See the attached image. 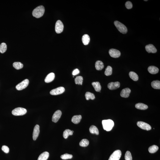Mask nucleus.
I'll list each match as a JSON object with an SVG mask.
<instances>
[{
  "instance_id": "1",
  "label": "nucleus",
  "mask_w": 160,
  "mask_h": 160,
  "mask_svg": "<svg viewBox=\"0 0 160 160\" xmlns=\"http://www.w3.org/2000/svg\"><path fill=\"white\" fill-rule=\"evenodd\" d=\"M45 11V8L43 6H39L33 10L32 15L33 16L37 18H39L43 15Z\"/></svg>"
},
{
  "instance_id": "2",
  "label": "nucleus",
  "mask_w": 160,
  "mask_h": 160,
  "mask_svg": "<svg viewBox=\"0 0 160 160\" xmlns=\"http://www.w3.org/2000/svg\"><path fill=\"white\" fill-rule=\"evenodd\" d=\"M103 128L106 131H110L114 125V123L112 120L109 119L104 120L102 121Z\"/></svg>"
},
{
  "instance_id": "3",
  "label": "nucleus",
  "mask_w": 160,
  "mask_h": 160,
  "mask_svg": "<svg viewBox=\"0 0 160 160\" xmlns=\"http://www.w3.org/2000/svg\"><path fill=\"white\" fill-rule=\"evenodd\" d=\"M114 23L117 29L120 33L123 34H126L127 32V28L121 23L118 21H115L114 22Z\"/></svg>"
},
{
  "instance_id": "4",
  "label": "nucleus",
  "mask_w": 160,
  "mask_h": 160,
  "mask_svg": "<svg viewBox=\"0 0 160 160\" xmlns=\"http://www.w3.org/2000/svg\"><path fill=\"white\" fill-rule=\"evenodd\" d=\"M27 110L21 107L17 108L12 111V114L15 116H21L27 113Z\"/></svg>"
},
{
  "instance_id": "5",
  "label": "nucleus",
  "mask_w": 160,
  "mask_h": 160,
  "mask_svg": "<svg viewBox=\"0 0 160 160\" xmlns=\"http://www.w3.org/2000/svg\"><path fill=\"white\" fill-rule=\"evenodd\" d=\"M121 155L122 152L120 150H116L111 154L108 160H119Z\"/></svg>"
},
{
  "instance_id": "6",
  "label": "nucleus",
  "mask_w": 160,
  "mask_h": 160,
  "mask_svg": "<svg viewBox=\"0 0 160 160\" xmlns=\"http://www.w3.org/2000/svg\"><path fill=\"white\" fill-rule=\"evenodd\" d=\"M29 81L28 79H26L18 84L16 86V88L18 91H21L25 89L28 86Z\"/></svg>"
},
{
  "instance_id": "7",
  "label": "nucleus",
  "mask_w": 160,
  "mask_h": 160,
  "mask_svg": "<svg viewBox=\"0 0 160 160\" xmlns=\"http://www.w3.org/2000/svg\"><path fill=\"white\" fill-rule=\"evenodd\" d=\"M64 26L62 22L60 20H58L56 23L55 29L57 34H60L63 31Z\"/></svg>"
},
{
  "instance_id": "8",
  "label": "nucleus",
  "mask_w": 160,
  "mask_h": 160,
  "mask_svg": "<svg viewBox=\"0 0 160 160\" xmlns=\"http://www.w3.org/2000/svg\"><path fill=\"white\" fill-rule=\"evenodd\" d=\"M65 91L64 88L63 87H60L52 90L50 92V93L52 95H57L63 93Z\"/></svg>"
},
{
  "instance_id": "9",
  "label": "nucleus",
  "mask_w": 160,
  "mask_h": 160,
  "mask_svg": "<svg viewBox=\"0 0 160 160\" xmlns=\"http://www.w3.org/2000/svg\"><path fill=\"white\" fill-rule=\"evenodd\" d=\"M137 126L143 130H151V127L148 123L142 121H138L137 123Z\"/></svg>"
},
{
  "instance_id": "10",
  "label": "nucleus",
  "mask_w": 160,
  "mask_h": 160,
  "mask_svg": "<svg viewBox=\"0 0 160 160\" xmlns=\"http://www.w3.org/2000/svg\"><path fill=\"white\" fill-rule=\"evenodd\" d=\"M109 53L110 56L115 58L119 57L121 55L120 52L118 50L114 49H111L110 50Z\"/></svg>"
},
{
  "instance_id": "11",
  "label": "nucleus",
  "mask_w": 160,
  "mask_h": 160,
  "mask_svg": "<svg viewBox=\"0 0 160 160\" xmlns=\"http://www.w3.org/2000/svg\"><path fill=\"white\" fill-rule=\"evenodd\" d=\"M62 112L60 110H57L53 114L52 118V121L54 123H57L60 119L61 116Z\"/></svg>"
},
{
  "instance_id": "12",
  "label": "nucleus",
  "mask_w": 160,
  "mask_h": 160,
  "mask_svg": "<svg viewBox=\"0 0 160 160\" xmlns=\"http://www.w3.org/2000/svg\"><path fill=\"white\" fill-rule=\"evenodd\" d=\"M120 86V83L118 82H111L109 83L108 85V87L110 90H115L119 88Z\"/></svg>"
},
{
  "instance_id": "13",
  "label": "nucleus",
  "mask_w": 160,
  "mask_h": 160,
  "mask_svg": "<svg viewBox=\"0 0 160 160\" xmlns=\"http://www.w3.org/2000/svg\"><path fill=\"white\" fill-rule=\"evenodd\" d=\"M40 126L37 124L34 127L33 133V138L34 141L36 140L37 138L40 133Z\"/></svg>"
},
{
  "instance_id": "14",
  "label": "nucleus",
  "mask_w": 160,
  "mask_h": 160,
  "mask_svg": "<svg viewBox=\"0 0 160 160\" xmlns=\"http://www.w3.org/2000/svg\"><path fill=\"white\" fill-rule=\"evenodd\" d=\"M131 90L128 88H126L122 90L120 92V96L124 98H128L130 95Z\"/></svg>"
},
{
  "instance_id": "15",
  "label": "nucleus",
  "mask_w": 160,
  "mask_h": 160,
  "mask_svg": "<svg viewBox=\"0 0 160 160\" xmlns=\"http://www.w3.org/2000/svg\"><path fill=\"white\" fill-rule=\"evenodd\" d=\"M145 49L146 51L149 53H155L157 51L155 46L151 44L146 45V46Z\"/></svg>"
},
{
  "instance_id": "16",
  "label": "nucleus",
  "mask_w": 160,
  "mask_h": 160,
  "mask_svg": "<svg viewBox=\"0 0 160 160\" xmlns=\"http://www.w3.org/2000/svg\"><path fill=\"white\" fill-rule=\"evenodd\" d=\"M55 78V74L53 73H50L47 75L45 79L46 83L50 82L54 80Z\"/></svg>"
},
{
  "instance_id": "17",
  "label": "nucleus",
  "mask_w": 160,
  "mask_h": 160,
  "mask_svg": "<svg viewBox=\"0 0 160 160\" xmlns=\"http://www.w3.org/2000/svg\"><path fill=\"white\" fill-rule=\"evenodd\" d=\"M148 70L149 73L155 74L158 73L159 69L157 67L154 66H150L148 67Z\"/></svg>"
},
{
  "instance_id": "18",
  "label": "nucleus",
  "mask_w": 160,
  "mask_h": 160,
  "mask_svg": "<svg viewBox=\"0 0 160 160\" xmlns=\"http://www.w3.org/2000/svg\"><path fill=\"white\" fill-rule=\"evenodd\" d=\"M49 156V153L48 152L45 151L39 156L37 160H47Z\"/></svg>"
},
{
  "instance_id": "19",
  "label": "nucleus",
  "mask_w": 160,
  "mask_h": 160,
  "mask_svg": "<svg viewBox=\"0 0 160 160\" xmlns=\"http://www.w3.org/2000/svg\"><path fill=\"white\" fill-rule=\"evenodd\" d=\"M82 117L81 115H76L73 116L72 119V121L75 124H78L80 123Z\"/></svg>"
},
{
  "instance_id": "20",
  "label": "nucleus",
  "mask_w": 160,
  "mask_h": 160,
  "mask_svg": "<svg viewBox=\"0 0 160 160\" xmlns=\"http://www.w3.org/2000/svg\"><path fill=\"white\" fill-rule=\"evenodd\" d=\"M90 38L89 36L87 34H84L82 38V41L85 45H87L90 42Z\"/></svg>"
},
{
  "instance_id": "21",
  "label": "nucleus",
  "mask_w": 160,
  "mask_h": 160,
  "mask_svg": "<svg viewBox=\"0 0 160 160\" xmlns=\"http://www.w3.org/2000/svg\"><path fill=\"white\" fill-rule=\"evenodd\" d=\"M92 84L96 91L97 92H100L101 90V87L99 82H93L92 83Z\"/></svg>"
},
{
  "instance_id": "22",
  "label": "nucleus",
  "mask_w": 160,
  "mask_h": 160,
  "mask_svg": "<svg viewBox=\"0 0 160 160\" xmlns=\"http://www.w3.org/2000/svg\"><path fill=\"white\" fill-rule=\"evenodd\" d=\"M104 64L100 60H98L95 63V68L97 70H101L104 68Z\"/></svg>"
},
{
  "instance_id": "23",
  "label": "nucleus",
  "mask_w": 160,
  "mask_h": 160,
  "mask_svg": "<svg viewBox=\"0 0 160 160\" xmlns=\"http://www.w3.org/2000/svg\"><path fill=\"white\" fill-rule=\"evenodd\" d=\"M135 107L136 109L140 110H145L148 108L147 105L142 103H137L135 105Z\"/></svg>"
},
{
  "instance_id": "24",
  "label": "nucleus",
  "mask_w": 160,
  "mask_h": 160,
  "mask_svg": "<svg viewBox=\"0 0 160 160\" xmlns=\"http://www.w3.org/2000/svg\"><path fill=\"white\" fill-rule=\"evenodd\" d=\"M151 86L153 88L155 89H160V82L159 80H155L152 82Z\"/></svg>"
},
{
  "instance_id": "25",
  "label": "nucleus",
  "mask_w": 160,
  "mask_h": 160,
  "mask_svg": "<svg viewBox=\"0 0 160 160\" xmlns=\"http://www.w3.org/2000/svg\"><path fill=\"white\" fill-rule=\"evenodd\" d=\"M73 131L69 129H66L64 132L63 136L64 138L67 139L70 135H73Z\"/></svg>"
},
{
  "instance_id": "26",
  "label": "nucleus",
  "mask_w": 160,
  "mask_h": 160,
  "mask_svg": "<svg viewBox=\"0 0 160 160\" xmlns=\"http://www.w3.org/2000/svg\"><path fill=\"white\" fill-rule=\"evenodd\" d=\"M89 131L91 133L95 134L97 135L99 134V132L98 129L94 125H92L90 127Z\"/></svg>"
},
{
  "instance_id": "27",
  "label": "nucleus",
  "mask_w": 160,
  "mask_h": 160,
  "mask_svg": "<svg viewBox=\"0 0 160 160\" xmlns=\"http://www.w3.org/2000/svg\"><path fill=\"white\" fill-rule=\"evenodd\" d=\"M130 78L134 81H137L138 79V77L137 73L133 72H130L129 73Z\"/></svg>"
},
{
  "instance_id": "28",
  "label": "nucleus",
  "mask_w": 160,
  "mask_h": 160,
  "mask_svg": "<svg viewBox=\"0 0 160 160\" xmlns=\"http://www.w3.org/2000/svg\"><path fill=\"white\" fill-rule=\"evenodd\" d=\"M85 97L86 100H88L89 99L93 100L95 98V95L93 93L88 92H87L85 93Z\"/></svg>"
},
{
  "instance_id": "29",
  "label": "nucleus",
  "mask_w": 160,
  "mask_h": 160,
  "mask_svg": "<svg viewBox=\"0 0 160 160\" xmlns=\"http://www.w3.org/2000/svg\"><path fill=\"white\" fill-rule=\"evenodd\" d=\"M159 147L157 146L156 145H153L151 146L148 149L149 153H154L156 152L158 150Z\"/></svg>"
},
{
  "instance_id": "30",
  "label": "nucleus",
  "mask_w": 160,
  "mask_h": 160,
  "mask_svg": "<svg viewBox=\"0 0 160 160\" xmlns=\"http://www.w3.org/2000/svg\"><path fill=\"white\" fill-rule=\"evenodd\" d=\"M13 66L16 69L19 70L23 68V65L20 62H15L13 64Z\"/></svg>"
},
{
  "instance_id": "31",
  "label": "nucleus",
  "mask_w": 160,
  "mask_h": 160,
  "mask_svg": "<svg viewBox=\"0 0 160 160\" xmlns=\"http://www.w3.org/2000/svg\"><path fill=\"white\" fill-rule=\"evenodd\" d=\"M83 78L81 76H78L75 79V82L76 84L82 85Z\"/></svg>"
},
{
  "instance_id": "32",
  "label": "nucleus",
  "mask_w": 160,
  "mask_h": 160,
  "mask_svg": "<svg viewBox=\"0 0 160 160\" xmlns=\"http://www.w3.org/2000/svg\"><path fill=\"white\" fill-rule=\"evenodd\" d=\"M112 68L110 66H108L105 69L104 74L106 76L111 75L112 74Z\"/></svg>"
},
{
  "instance_id": "33",
  "label": "nucleus",
  "mask_w": 160,
  "mask_h": 160,
  "mask_svg": "<svg viewBox=\"0 0 160 160\" xmlns=\"http://www.w3.org/2000/svg\"><path fill=\"white\" fill-rule=\"evenodd\" d=\"M89 142L88 140L84 139L82 140L79 143V145L82 147H86L88 145Z\"/></svg>"
},
{
  "instance_id": "34",
  "label": "nucleus",
  "mask_w": 160,
  "mask_h": 160,
  "mask_svg": "<svg viewBox=\"0 0 160 160\" xmlns=\"http://www.w3.org/2000/svg\"><path fill=\"white\" fill-rule=\"evenodd\" d=\"M7 49V46L6 44L3 42L0 45V52L3 53L6 52Z\"/></svg>"
},
{
  "instance_id": "35",
  "label": "nucleus",
  "mask_w": 160,
  "mask_h": 160,
  "mask_svg": "<svg viewBox=\"0 0 160 160\" xmlns=\"http://www.w3.org/2000/svg\"><path fill=\"white\" fill-rule=\"evenodd\" d=\"M73 157L72 155H70L68 154H65L63 155H61L60 156V158L63 160H66L68 159H72Z\"/></svg>"
},
{
  "instance_id": "36",
  "label": "nucleus",
  "mask_w": 160,
  "mask_h": 160,
  "mask_svg": "<svg viewBox=\"0 0 160 160\" xmlns=\"http://www.w3.org/2000/svg\"><path fill=\"white\" fill-rule=\"evenodd\" d=\"M125 159V160H132V156L130 151H127L126 152Z\"/></svg>"
},
{
  "instance_id": "37",
  "label": "nucleus",
  "mask_w": 160,
  "mask_h": 160,
  "mask_svg": "<svg viewBox=\"0 0 160 160\" xmlns=\"http://www.w3.org/2000/svg\"><path fill=\"white\" fill-rule=\"evenodd\" d=\"M125 6L127 9H131L133 7V5L131 2L130 1H128L126 2Z\"/></svg>"
},
{
  "instance_id": "38",
  "label": "nucleus",
  "mask_w": 160,
  "mask_h": 160,
  "mask_svg": "<svg viewBox=\"0 0 160 160\" xmlns=\"http://www.w3.org/2000/svg\"><path fill=\"white\" fill-rule=\"evenodd\" d=\"M2 149L4 152L6 153H8L9 151V148L7 146L4 145L2 146Z\"/></svg>"
},
{
  "instance_id": "39",
  "label": "nucleus",
  "mask_w": 160,
  "mask_h": 160,
  "mask_svg": "<svg viewBox=\"0 0 160 160\" xmlns=\"http://www.w3.org/2000/svg\"><path fill=\"white\" fill-rule=\"evenodd\" d=\"M79 71L78 69H75L73 70V72H72V74L73 76L79 74Z\"/></svg>"
},
{
  "instance_id": "40",
  "label": "nucleus",
  "mask_w": 160,
  "mask_h": 160,
  "mask_svg": "<svg viewBox=\"0 0 160 160\" xmlns=\"http://www.w3.org/2000/svg\"><path fill=\"white\" fill-rule=\"evenodd\" d=\"M144 1H147L148 0H144Z\"/></svg>"
}]
</instances>
